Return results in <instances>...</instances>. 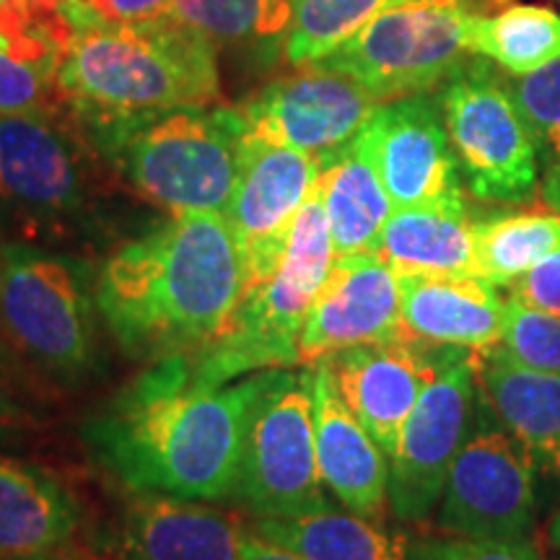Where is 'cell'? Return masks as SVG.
I'll return each instance as SVG.
<instances>
[{
	"label": "cell",
	"mask_w": 560,
	"mask_h": 560,
	"mask_svg": "<svg viewBox=\"0 0 560 560\" xmlns=\"http://www.w3.org/2000/svg\"><path fill=\"white\" fill-rule=\"evenodd\" d=\"M270 371L208 387L187 355L151 363L91 418L86 439L132 493L231 499L247 420Z\"/></svg>",
	"instance_id": "6da1fadb"
},
{
	"label": "cell",
	"mask_w": 560,
	"mask_h": 560,
	"mask_svg": "<svg viewBox=\"0 0 560 560\" xmlns=\"http://www.w3.org/2000/svg\"><path fill=\"white\" fill-rule=\"evenodd\" d=\"M242 299V255L223 213L172 215L122 244L96 276V310L132 359L206 348Z\"/></svg>",
	"instance_id": "7a4b0ae2"
},
{
	"label": "cell",
	"mask_w": 560,
	"mask_h": 560,
	"mask_svg": "<svg viewBox=\"0 0 560 560\" xmlns=\"http://www.w3.org/2000/svg\"><path fill=\"white\" fill-rule=\"evenodd\" d=\"M58 83L89 120L210 107L221 89L213 39L172 16L75 32Z\"/></svg>",
	"instance_id": "3957f363"
},
{
	"label": "cell",
	"mask_w": 560,
	"mask_h": 560,
	"mask_svg": "<svg viewBox=\"0 0 560 560\" xmlns=\"http://www.w3.org/2000/svg\"><path fill=\"white\" fill-rule=\"evenodd\" d=\"M91 122L109 130L117 166L145 202L172 215L226 210L244 140L240 109L187 107Z\"/></svg>",
	"instance_id": "277c9868"
},
{
	"label": "cell",
	"mask_w": 560,
	"mask_h": 560,
	"mask_svg": "<svg viewBox=\"0 0 560 560\" xmlns=\"http://www.w3.org/2000/svg\"><path fill=\"white\" fill-rule=\"evenodd\" d=\"M332 262L330 229L314 185L272 278L242 296L226 327L206 348L187 355L195 380L219 387L260 371L296 366L301 330Z\"/></svg>",
	"instance_id": "5b68a950"
},
{
	"label": "cell",
	"mask_w": 560,
	"mask_h": 560,
	"mask_svg": "<svg viewBox=\"0 0 560 560\" xmlns=\"http://www.w3.org/2000/svg\"><path fill=\"white\" fill-rule=\"evenodd\" d=\"M96 280L73 257L32 244L0 249V338L52 376L75 380L94 363Z\"/></svg>",
	"instance_id": "8992f818"
},
{
	"label": "cell",
	"mask_w": 560,
	"mask_h": 560,
	"mask_svg": "<svg viewBox=\"0 0 560 560\" xmlns=\"http://www.w3.org/2000/svg\"><path fill=\"white\" fill-rule=\"evenodd\" d=\"M470 0H395L312 66L350 75L380 102L425 94L470 58Z\"/></svg>",
	"instance_id": "52a82bcc"
},
{
	"label": "cell",
	"mask_w": 560,
	"mask_h": 560,
	"mask_svg": "<svg viewBox=\"0 0 560 560\" xmlns=\"http://www.w3.org/2000/svg\"><path fill=\"white\" fill-rule=\"evenodd\" d=\"M257 520L330 506L317 465L314 369H272L252 405L234 495Z\"/></svg>",
	"instance_id": "ba28073f"
},
{
	"label": "cell",
	"mask_w": 560,
	"mask_h": 560,
	"mask_svg": "<svg viewBox=\"0 0 560 560\" xmlns=\"http://www.w3.org/2000/svg\"><path fill=\"white\" fill-rule=\"evenodd\" d=\"M459 174L482 202H527L540 187V156L506 81L488 62H465L441 91Z\"/></svg>",
	"instance_id": "9c48e42d"
},
{
	"label": "cell",
	"mask_w": 560,
	"mask_h": 560,
	"mask_svg": "<svg viewBox=\"0 0 560 560\" xmlns=\"http://www.w3.org/2000/svg\"><path fill=\"white\" fill-rule=\"evenodd\" d=\"M86 153L55 112L0 115V226L60 236L89 206Z\"/></svg>",
	"instance_id": "30bf717a"
},
{
	"label": "cell",
	"mask_w": 560,
	"mask_h": 560,
	"mask_svg": "<svg viewBox=\"0 0 560 560\" xmlns=\"http://www.w3.org/2000/svg\"><path fill=\"white\" fill-rule=\"evenodd\" d=\"M480 408L478 353L452 348L405 420L389 454V511L405 524H423L439 509L446 475Z\"/></svg>",
	"instance_id": "8fae6325"
},
{
	"label": "cell",
	"mask_w": 560,
	"mask_h": 560,
	"mask_svg": "<svg viewBox=\"0 0 560 560\" xmlns=\"http://www.w3.org/2000/svg\"><path fill=\"white\" fill-rule=\"evenodd\" d=\"M535 475V462L499 420L488 418V405L480 397L478 420L446 475L436 529L482 540L532 537Z\"/></svg>",
	"instance_id": "7c38bea8"
},
{
	"label": "cell",
	"mask_w": 560,
	"mask_h": 560,
	"mask_svg": "<svg viewBox=\"0 0 560 560\" xmlns=\"http://www.w3.org/2000/svg\"><path fill=\"white\" fill-rule=\"evenodd\" d=\"M325 161L312 153L252 138L244 130L234 192L223 210L242 255V296L260 289L283 260L299 208Z\"/></svg>",
	"instance_id": "4fadbf2b"
},
{
	"label": "cell",
	"mask_w": 560,
	"mask_h": 560,
	"mask_svg": "<svg viewBox=\"0 0 560 560\" xmlns=\"http://www.w3.org/2000/svg\"><path fill=\"white\" fill-rule=\"evenodd\" d=\"M380 104L340 70L304 66L268 83L240 112L247 136L327 161L353 143Z\"/></svg>",
	"instance_id": "5bb4252c"
},
{
	"label": "cell",
	"mask_w": 560,
	"mask_h": 560,
	"mask_svg": "<svg viewBox=\"0 0 560 560\" xmlns=\"http://www.w3.org/2000/svg\"><path fill=\"white\" fill-rule=\"evenodd\" d=\"M353 149L374 166L395 208L462 195L444 112L429 94L382 102L355 136Z\"/></svg>",
	"instance_id": "9a60e30c"
},
{
	"label": "cell",
	"mask_w": 560,
	"mask_h": 560,
	"mask_svg": "<svg viewBox=\"0 0 560 560\" xmlns=\"http://www.w3.org/2000/svg\"><path fill=\"white\" fill-rule=\"evenodd\" d=\"M450 350L400 335L325 359L342 402L374 436L387 459L395 452L405 420Z\"/></svg>",
	"instance_id": "2e32d148"
},
{
	"label": "cell",
	"mask_w": 560,
	"mask_h": 560,
	"mask_svg": "<svg viewBox=\"0 0 560 560\" xmlns=\"http://www.w3.org/2000/svg\"><path fill=\"white\" fill-rule=\"evenodd\" d=\"M405 335L400 278L374 252L335 257L299 340V363H319L340 350Z\"/></svg>",
	"instance_id": "e0dca14e"
},
{
	"label": "cell",
	"mask_w": 560,
	"mask_h": 560,
	"mask_svg": "<svg viewBox=\"0 0 560 560\" xmlns=\"http://www.w3.org/2000/svg\"><path fill=\"white\" fill-rule=\"evenodd\" d=\"M62 0L0 3V115L55 112L60 66L75 37Z\"/></svg>",
	"instance_id": "ac0fdd59"
},
{
	"label": "cell",
	"mask_w": 560,
	"mask_h": 560,
	"mask_svg": "<svg viewBox=\"0 0 560 560\" xmlns=\"http://www.w3.org/2000/svg\"><path fill=\"white\" fill-rule=\"evenodd\" d=\"M314 436L322 486L342 509L384 524L389 511V459L342 402L325 361L314 363Z\"/></svg>",
	"instance_id": "d6986e66"
},
{
	"label": "cell",
	"mask_w": 560,
	"mask_h": 560,
	"mask_svg": "<svg viewBox=\"0 0 560 560\" xmlns=\"http://www.w3.org/2000/svg\"><path fill=\"white\" fill-rule=\"evenodd\" d=\"M247 516L208 503L138 493L122 524L117 560H240Z\"/></svg>",
	"instance_id": "ffe728a7"
},
{
	"label": "cell",
	"mask_w": 560,
	"mask_h": 560,
	"mask_svg": "<svg viewBox=\"0 0 560 560\" xmlns=\"http://www.w3.org/2000/svg\"><path fill=\"white\" fill-rule=\"evenodd\" d=\"M506 301L478 276L400 278V319L410 338L486 353L501 342Z\"/></svg>",
	"instance_id": "44dd1931"
},
{
	"label": "cell",
	"mask_w": 560,
	"mask_h": 560,
	"mask_svg": "<svg viewBox=\"0 0 560 560\" xmlns=\"http://www.w3.org/2000/svg\"><path fill=\"white\" fill-rule=\"evenodd\" d=\"M478 384L490 416L529 454L537 472L560 480V371L522 366L490 348L478 353Z\"/></svg>",
	"instance_id": "7402d4cb"
},
{
	"label": "cell",
	"mask_w": 560,
	"mask_h": 560,
	"mask_svg": "<svg viewBox=\"0 0 560 560\" xmlns=\"http://www.w3.org/2000/svg\"><path fill=\"white\" fill-rule=\"evenodd\" d=\"M374 255L397 278L475 276V219L465 206V195L395 208Z\"/></svg>",
	"instance_id": "603a6c76"
},
{
	"label": "cell",
	"mask_w": 560,
	"mask_h": 560,
	"mask_svg": "<svg viewBox=\"0 0 560 560\" xmlns=\"http://www.w3.org/2000/svg\"><path fill=\"white\" fill-rule=\"evenodd\" d=\"M79 524V499L58 475L0 454V556L66 548Z\"/></svg>",
	"instance_id": "cb8c5ba5"
},
{
	"label": "cell",
	"mask_w": 560,
	"mask_h": 560,
	"mask_svg": "<svg viewBox=\"0 0 560 560\" xmlns=\"http://www.w3.org/2000/svg\"><path fill=\"white\" fill-rule=\"evenodd\" d=\"M249 529L304 560H408V532L332 506L299 516H252Z\"/></svg>",
	"instance_id": "d4e9b609"
},
{
	"label": "cell",
	"mask_w": 560,
	"mask_h": 560,
	"mask_svg": "<svg viewBox=\"0 0 560 560\" xmlns=\"http://www.w3.org/2000/svg\"><path fill=\"white\" fill-rule=\"evenodd\" d=\"M335 257L366 255L380 247V236L392 206L374 166L353 149V143L325 161L317 179Z\"/></svg>",
	"instance_id": "484cf974"
},
{
	"label": "cell",
	"mask_w": 560,
	"mask_h": 560,
	"mask_svg": "<svg viewBox=\"0 0 560 560\" xmlns=\"http://www.w3.org/2000/svg\"><path fill=\"white\" fill-rule=\"evenodd\" d=\"M560 249L558 213H503L475 221V276L511 289Z\"/></svg>",
	"instance_id": "4316f807"
},
{
	"label": "cell",
	"mask_w": 560,
	"mask_h": 560,
	"mask_svg": "<svg viewBox=\"0 0 560 560\" xmlns=\"http://www.w3.org/2000/svg\"><path fill=\"white\" fill-rule=\"evenodd\" d=\"M470 50L509 75H527L560 58V16L545 5H506L488 16L475 13Z\"/></svg>",
	"instance_id": "83f0119b"
},
{
	"label": "cell",
	"mask_w": 560,
	"mask_h": 560,
	"mask_svg": "<svg viewBox=\"0 0 560 560\" xmlns=\"http://www.w3.org/2000/svg\"><path fill=\"white\" fill-rule=\"evenodd\" d=\"M395 0H293L285 58L296 68L325 60Z\"/></svg>",
	"instance_id": "f1b7e54d"
},
{
	"label": "cell",
	"mask_w": 560,
	"mask_h": 560,
	"mask_svg": "<svg viewBox=\"0 0 560 560\" xmlns=\"http://www.w3.org/2000/svg\"><path fill=\"white\" fill-rule=\"evenodd\" d=\"M166 16L210 39L276 37L289 30L293 0H172Z\"/></svg>",
	"instance_id": "f546056e"
},
{
	"label": "cell",
	"mask_w": 560,
	"mask_h": 560,
	"mask_svg": "<svg viewBox=\"0 0 560 560\" xmlns=\"http://www.w3.org/2000/svg\"><path fill=\"white\" fill-rule=\"evenodd\" d=\"M506 86L545 170L560 153V58L527 75H511Z\"/></svg>",
	"instance_id": "4dcf8cb0"
},
{
	"label": "cell",
	"mask_w": 560,
	"mask_h": 560,
	"mask_svg": "<svg viewBox=\"0 0 560 560\" xmlns=\"http://www.w3.org/2000/svg\"><path fill=\"white\" fill-rule=\"evenodd\" d=\"M499 353L537 371H560V317L509 299Z\"/></svg>",
	"instance_id": "1f68e13d"
},
{
	"label": "cell",
	"mask_w": 560,
	"mask_h": 560,
	"mask_svg": "<svg viewBox=\"0 0 560 560\" xmlns=\"http://www.w3.org/2000/svg\"><path fill=\"white\" fill-rule=\"evenodd\" d=\"M408 560H542L532 537L522 540H482L436 532V535H410Z\"/></svg>",
	"instance_id": "d6a6232c"
},
{
	"label": "cell",
	"mask_w": 560,
	"mask_h": 560,
	"mask_svg": "<svg viewBox=\"0 0 560 560\" xmlns=\"http://www.w3.org/2000/svg\"><path fill=\"white\" fill-rule=\"evenodd\" d=\"M172 0H62V11L75 30L96 24H143L166 16Z\"/></svg>",
	"instance_id": "836d02e7"
},
{
	"label": "cell",
	"mask_w": 560,
	"mask_h": 560,
	"mask_svg": "<svg viewBox=\"0 0 560 560\" xmlns=\"http://www.w3.org/2000/svg\"><path fill=\"white\" fill-rule=\"evenodd\" d=\"M511 299L560 317V249L511 285Z\"/></svg>",
	"instance_id": "e575fe53"
},
{
	"label": "cell",
	"mask_w": 560,
	"mask_h": 560,
	"mask_svg": "<svg viewBox=\"0 0 560 560\" xmlns=\"http://www.w3.org/2000/svg\"><path fill=\"white\" fill-rule=\"evenodd\" d=\"M240 560H304V558L296 556V552L280 548V545H276V542L265 540V537L255 535V532L249 529Z\"/></svg>",
	"instance_id": "d590c367"
},
{
	"label": "cell",
	"mask_w": 560,
	"mask_h": 560,
	"mask_svg": "<svg viewBox=\"0 0 560 560\" xmlns=\"http://www.w3.org/2000/svg\"><path fill=\"white\" fill-rule=\"evenodd\" d=\"M540 198L548 210L560 215V153L545 166L542 182H540Z\"/></svg>",
	"instance_id": "8d00e7d4"
},
{
	"label": "cell",
	"mask_w": 560,
	"mask_h": 560,
	"mask_svg": "<svg viewBox=\"0 0 560 560\" xmlns=\"http://www.w3.org/2000/svg\"><path fill=\"white\" fill-rule=\"evenodd\" d=\"M21 423H24V412L5 392H0V444L16 436Z\"/></svg>",
	"instance_id": "74e56055"
},
{
	"label": "cell",
	"mask_w": 560,
	"mask_h": 560,
	"mask_svg": "<svg viewBox=\"0 0 560 560\" xmlns=\"http://www.w3.org/2000/svg\"><path fill=\"white\" fill-rule=\"evenodd\" d=\"M0 560H96L86 556L83 550L73 548H55V550H42V552H19V556H0Z\"/></svg>",
	"instance_id": "f35d334b"
},
{
	"label": "cell",
	"mask_w": 560,
	"mask_h": 560,
	"mask_svg": "<svg viewBox=\"0 0 560 560\" xmlns=\"http://www.w3.org/2000/svg\"><path fill=\"white\" fill-rule=\"evenodd\" d=\"M548 545H550L552 560H560V511L552 514V520L548 524Z\"/></svg>",
	"instance_id": "ab89813d"
},
{
	"label": "cell",
	"mask_w": 560,
	"mask_h": 560,
	"mask_svg": "<svg viewBox=\"0 0 560 560\" xmlns=\"http://www.w3.org/2000/svg\"><path fill=\"white\" fill-rule=\"evenodd\" d=\"M470 5H472L475 13H486V16H488V13L506 9L509 0H470Z\"/></svg>",
	"instance_id": "60d3db41"
},
{
	"label": "cell",
	"mask_w": 560,
	"mask_h": 560,
	"mask_svg": "<svg viewBox=\"0 0 560 560\" xmlns=\"http://www.w3.org/2000/svg\"><path fill=\"white\" fill-rule=\"evenodd\" d=\"M9 363H11V350L3 342V338H0V371L9 366Z\"/></svg>",
	"instance_id": "b9f144b4"
},
{
	"label": "cell",
	"mask_w": 560,
	"mask_h": 560,
	"mask_svg": "<svg viewBox=\"0 0 560 560\" xmlns=\"http://www.w3.org/2000/svg\"><path fill=\"white\" fill-rule=\"evenodd\" d=\"M0 3H9V0H0Z\"/></svg>",
	"instance_id": "7bdbcfd3"
},
{
	"label": "cell",
	"mask_w": 560,
	"mask_h": 560,
	"mask_svg": "<svg viewBox=\"0 0 560 560\" xmlns=\"http://www.w3.org/2000/svg\"><path fill=\"white\" fill-rule=\"evenodd\" d=\"M96 560H100V558H96Z\"/></svg>",
	"instance_id": "ee69618b"
}]
</instances>
